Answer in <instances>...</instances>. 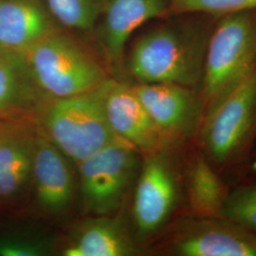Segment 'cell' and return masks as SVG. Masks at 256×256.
Segmentation results:
<instances>
[{"label":"cell","instance_id":"1","mask_svg":"<svg viewBox=\"0 0 256 256\" xmlns=\"http://www.w3.org/2000/svg\"><path fill=\"white\" fill-rule=\"evenodd\" d=\"M210 30L204 25H168L148 32L131 50L130 74L140 82H170L196 90Z\"/></svg>","mask_w":256,"mask_h":256},{"label":"cell","instance_id":"2","mask_svg":"<svg viewBox=\"0 0 256 256\" xmlns=\"http://www.w3.org/2000/svg\"><path fill=\"white\" fill-rule=\"evenodd\" d=\"M115 81L90 92L52 98L39 111L41 129L68 158L80 162L117 138L110 126L106 99Z\"/></svg>","mask_w":256,"mask_h":256},{"label":"cell","instance_id":"3","mask_svg":"<svg viewBox=\"0 0 256 256\" xmlns=\"http://www.w3.org/2000/svg\"><path fill=\"white\" fill-rule=\"evenodd\" d=\"M256 68V12L220 16L210 30L200 86L205 114Z\"/></svg>","mask_w":256,"mask_h":256},{"label":"cell","instance_id":"4","mask_svg":"<svg viewBox=\"0 0 256 256\" xmlns=\"http://www.w3.org/2000/svg\"><path fill=\"white\" fill-rule=\"evenodd\" d=\"M25 54L34 82L48 98L86 93L108 80L93 57L56 30L28 48Z\"/></svg>","mask_w":256,"mask_h":256},{"label":"cell","instance_id":"5","mask_svg":"<svg viewBox=\"0 0 256 256\" xmlns=\"http://www.w3.org/2000/svg\"><path fill=\"white\" fill-rule=\"evenodd\" d=\"M256 135V68L209 110L198 137L203 155L218 171L234 165Z\"/></svg>","mask_w":256,"mask_h":256},{"label":"cell","instance_id":"6","mask_svg":"<svg viewBox=\"0 0 256 256\" xmlns=\"http://www.w3.org/2000/svg\"><path fill=\"white\" fill-rule=\"evenodd\" d=\"M137 149L117 138L79 164L84 208L110 216L122 204L138 168Z\"/></svg>","mask_w":256,"mask_h":256},{"label":"cell","instance_id":"7","mask_svg":"<svg viewBox=\"0 0 256 256\" xmlns=\"http://www.w3.org/2000/svg\"><path fill=\"white\" fill-rule=\"evenodd\" d=\"M133 88L169 146L198 134L205 108L196 88L170 82H140Z\"/></svg>","mask_w":256,"mask_h":256},{"label":"cell","instance_id":"8","mask_svg":"<svg viewBox=\"0 0 256 256\" xmlns=\"http://www.w3.org/2000/svg\"><path fill=\"white\" fill-rule=\"evenodd\" d=\"M166 149L147 154L138 180L133 216L142 239L162 229L178 200V174Z\"/></svg>","mask_w":256,"mask_h":256},{"label":"cell","instance_id":"9","mask_svg":"<svg viewBox=\"0 0 256 256\" xmlns=\"http://www.w3.org/2000/svg\"><path fill=\"white\" fill-rule=\"evenodd\" d=\"M180 256H256V234L223 216H194L169 245Z\"/></svg>","mask_w":256,"mask_h":256},{"label":"cell","instance_id":"10","mask_svg":"<svg viewBox=\"0 0 256 256\" xmlns=\"http://www.w3.org/2000/svg\"><path fill=\"white\" fill-rule=\"evenodd\" d=\"M66 156L37 128L32 166L37 203L48 214L68 210L75 194L74 176Z\"/></svg>","mask_w":256,"mask_h":256},{"label":"cell","instance_id":"11","mask_svg":"<svg viewBox=\"0 0 256 256\" xmlns=\"http://www.w3.org/2000/svg\"><path fill=\"white\" fill-rule=\"evenodd\" d=\"M106 110L115 135L137 150L149 154L171 146L140 101L133 86L114 82L106 99Z\"/></svg>","mask_w":256,"mask_h":256},{"label":"cell","instance_id":"12","mask_svg":"<svg viewBox=\"0 0 256 256\" xmlns=\"http://www.w3.org/2000/svg\"><path fill=\"white\" fill-rule=\"evenodd\" d=\"M37 129L0 122V203L16 200L32 180Z\"/></svg>","mask_w":256,"mask_h":256},{"label":"cell","instance_id":"13","mask_svg":"<svg viewBox=\"0 0 256 256\" xmlns=\"http://www.w3.org/2000/svg\"><path fill=\"white\" fill-rule=\"evenodd\" d=\"M170 10V0H110L104 9L102 38L110 60L119 64L132 34Z\"/></svg>","mask_w":256,"mask_h":256},{"label":"cell","instance_id":"14","mask_svg":"<svg viewBox=\"0 0 256 256\" xmlns=\"http://www.w3.org/2000/svg\"><path fill=\"white\" fill-rule=\"evenodd\" d=\"M30 72L25 52L0 48V119L39 113L46 102Z\"/></svg>","mask_w":256,"mask_h":256},{"label":"cell","instance_id":"15","mask_svg":"<svg viewBox=\"0 0 256 256\" xmlns=\"http://www.w3.org/2000/svg\"><path fill=\"white\" fill-rule=\"evenodd\" d=\"M39 0H0V48L25 52L54 30Z\"/></svg>","mask_w":256,"mask_h":256},{"label":"cell","instance_id":"16","mask_svg":"<svg viewBox=\"0 0 256 256\" xmlns=\"http://www.w3.org/2000/svg\"><path fill=\"white\" fill-rule=\"evenodd\" d=\"M138 248L122 221L98 216L76 230L63 250L64 256H128Z\"/></svg>","mask_w":256,"mask_h":256},{"label":"cell","instance_id":"17","mask_svg":"<svg viewBox=\"0 0 256 256\" xmlns=\"http://www.w3.org/2000/svg\"><path fill=\"white\" fill-rule=\"evenodd\" d=\"M185 176L188 202L192 216H222L229 188L202 152L196 153L191 158Z\"/></svg>","mask_w":256,"mask_h":256},{"label":"cell","instance_id":"18","mask_svg":"<svg viewBox=\"0 0 256 256\" xmlns=\"http://www.w3.org/2000/svg\"><path fill=\"white\" fill-rule=\"evenodd\" d=\"M48 10L61 24L78 30H90L106 3L104 0H45Z\"/></svg>","mask_w":256,"mask_h":256},{"label":"cell","instance_id":"19","mask_svg":"<svg viewBox=\"0 0 256 256\" xmlns=\"http://www.w3.org/2000/svg\"><path fill=\"white\" fill-rule=\"evenodd\" d=\"M222 216L256 234V184L241 185L230 191Z\"/></svg>","mask_w":256,"mask_h":256},{"label":"cell","instance_id":"20","mask_svg":"<svg viewBox=\"0 0 256 256\" xmlns=\"http://www.w3.org/2000/svg\"><path fill=\"white\" fill-rule=\"evenodd\" d=\"M170 10L176 14L226 16L256 12V0H170Z\"/></svg>","mask_w":256,"mask_h":256},{"label":"cell","instance_id":"21","mask_svg":"<svg viewBox=\"0 0 256 256\" xmlns=\"http://www.w3.org/2000/svg\"><path fill=\"white\" fill-rule=\"evenodd\" d=\"M52 243L44 234H10L0 236V256H45Z\"/></svg>","mask_w":256,"mask_h":256},{"label":"cell","instance_id":"22","mask_svg":"<svg viewBox=\"0 0 256 256\" xmlns=\"http://www.w3.org/2000/svg\"><path fill=\"white\" fill-rule=\"evenodd\" d=\"M252 171L256 174V158H254V160L252 162Z\"/></svg>","mask_w":256,"mask_h":256}]
</instances>
